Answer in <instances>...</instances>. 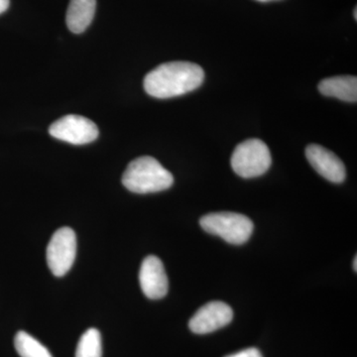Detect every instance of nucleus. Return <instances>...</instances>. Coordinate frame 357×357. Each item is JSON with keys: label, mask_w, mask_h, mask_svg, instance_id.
Wrapping results in <instances>:
<instances>
[{"label": "nucleus", "mask_w": 357, "mask_h": 357, "mask_svg": "<svg viewBox=\"0 0 357 357\" xmlns=\"http://www.w3.org/2000/svg\"><path fill=\"white\" fill-rule=\"evenodd\" d=\"M354 271H357V257L356 256V258H354Z\"/></svg>", "instance_id": "dca6fc26"}, {"label": "nucleus", "mask_w": 357, "mask_h": 357, "mask_svg": "<svg viewBox=\"0 0 357 357\" xmlns=\"http://www.w3.org/2000/svg\"><path fill=\"white\" fill-rule=\"evenodd\" d=\"M306 156L312 168L330 182H344L347 177L344 164L337 155L318 144L307 147Z\"/></svg>", "instance_id": "1a4fd4ad"}, {"label": "nucleus", "mask_w": 357, "mask_h": 357, "mask_svg": "<svg viewBox=\"0 0 357 357\" xmlns=\"http://www.w3.org/2000/svg\"><path fill=\"white\" fill-rule=\"evenodd\" d=\"M258 1L268 2V1H272V0H258Z\"/></svg>", "instance_id": "a211bd4d"}, {"label": "nucleus", "mask_w": 357, "mask_h": 357, "mask_svg": "<svg viewBox=\"0 0 357 357\" xmlns=\"http://www.w3.org/2000/svg\"><path fill=\"white\" fill-rule=\"evenodd\" d=\"M14 345L21 357H53L41 342L26 332L16 333Z\"/></svg>", "instance_id": "f8f14e48"}, {"label": "nucleus", "mask_w": 357, "mask_h": 357, "mask_svg": "<svg viewBox=\"0 0 357 357\" xmlns=\"http://www.w3.org/2000/svg\"><path fill=\"white\" fill-rule=\"evenodd\" d=\"M49 133L59 140L74 145L88 144L98 137L95 122L81 115L70 114L51 124Z\"/></svg>", "instance_id": "423d86ee"}, {"label": "nucleus", "mask_w": 357, "mask_h": 357, "mask_svg": "<svg viewBox=\"0 0 357 357\" xmlns=\"http://www.w3.org/2000/svg\"><path fill=\"white\" fill-rule=\"evenodd\" d=\"M234 319L231 307L220 301L208 303L190 319L189 328L197 335H206L229 325Z\"/></svg>", "instance_id": "0eeeda50"}, {"label": "nucleus", "mask_w": 357, "mask_h": 357, "mask_svg": "<svg viewBox=\"0 0 357 357\" xmlns=\"http://www.w3.org/2000/svg\"><path fill=\"white\" fill-rule=\"evenodd\" d=\"M357 9H354V18H356V20H357Z\"/></svg>", "instance_id": "f3484780"}, {"label": "nucleus", "mask_w": 357, "mask_h": 357, "mask_svg": "<svg viewBox=\"0 0 357 357\" xmlns=\"http://www.w3.org/2000/svg\"><path fill=\"white\" fill-rule=\"evenodd\" d=\"M172 174L153 157L143 156L128 164L122 176V184L136 194L165 191L172 187Z\"/></svg>", "instance_id": "f03ea898"}, {"label": "nucleus", "mask_w": 357, "mask_h": 357, "mask_svg": "<svg viewBox=\"0 0 357 357\" xmlns=\"http://www.w3.org/2000/svg\"><path fill=\"white\" fill-rule=\"evenodd\" d=\"M102 335L96 328H89L79 338L76 357H102Z\"/></svg>", "instance_id": "ddd939ff"}, {"label": "nucleus", "mask_w": 357, "mask_h": 357, "mask_svg": "<svg viewBox=\"0 0 357 357\" xmlns=\"http://www.w3.org/2000/svg\"><path fill=\"white\" fill-rule=\"evenodd\" d=\"M77 255V237L70 227L56 230L47 248V263L56 277H63L70 271Z\"/></svg>", "instance_id": "39448f33"}, {"label": "nucleus", "mask_w": 357, "mask_h": 357, "mask_svg": "<svg viewBox=\"0 0 357 357\" xmlns=\"http://www.w3.org/2000/svg\"><path fill=\"white\" fill-rule=\"evenodd\" d=\"M272 163L267 145L260 139H248L237 145L231 156V167L241 177H259L266 173Z\"/></svg>", "instance_id": "20e7f679"}, {"label": "nucleus", "mask_w": 357, "mask_h": 357, "mask_svg": "<svg viewBox=\"0 0 357 357\" xmlns=\"http://www.w3.org/2000/svg\"><path fill=\"white\" fill-rule=\"evenodd\" d=\"M96 8V0H70L66 16L70 31L75 34L86 31L95 17Z\"/></svg>", "instance_id": "9d476101"}, {"label": "nucleus", "mask_w": 357, "mask_h": 357, "mask_svg": "<svg viewBox=\"0 0 357 357\" xmlns=\"http://www.w3.org/2000/svg\"><path fill=\"white\" fill-rule=\"evenodd\" d=\"M141 290L147 298L159 300L165 297L169 290V281L163 263L157 256H147L141 264L139 271Z\"/></svg>", "instance_id": "6e6552de"}, {"label": "nucleus", "mask_w": 357, "mask_h": 357, "mask_svg": "<svg viewBox=\"0 0 357 357\" xmlns=\"http://www.w3.org/2000/svg\"><path fill=\"white\" fill-rule=\"evenodd\" d=\"M321 95L332 96L344 102H356L357 100V79L354 76L328 77L319 84Z\"/></svg>", "instance_id": "9b49d317"}, {"label": "nucleus", "mask_w": 357, "mask_h": 357, "mask_svg": "<svg viewBox=\"0 0 357 357\" xmlns=\"http://www.w3.org/2000/svg\"><path fill=\"white\" fill-rule=\"evenodd\" d=\"M199 225L204 231L222 237L223 241L234 245L245 243L255 227L246 215L229 211L208 213L201 218Z\"/></svg>", "instance_id": "7ed1b4c3"}, {"label": "nucleus", "mask_w": 357, "mask_h": 357, "mask_svg": "<svg viewBox=\"0 0 357 357\" xmlns=\"http://www.w3.org/2000/svg\"><path fill=\"white\" fill-rule=\"evenodd\" d=\"M204 70L191 62H169L148 73L144 89L156 98H170L195 91L203 84Z\"/></svg>", "instance_id": "f257e3e1"}, {"label": "nucleus", "mask_w": 357, "mask_h": 357, "mask_svg": "<svg viewBox=\"0 0 357 357\" xmlns=\"http://www.w3.org/2000/svg\"><path fill=\"white\" fill-rule=\"evenodd\" d=\"M225 357H263L261 352L258 351L257 349H255V347H250V349H243V351H241L236 352V354H230L229 356Z\"/></svg>", "instance_id": "4468645a"}, {"label": "nucleus", "mask_w": 357, "mask_h": 357, "mask_svg": "<svg viewBox=\"0 0 357 357\" xmlns=\"http://www.w3.org/2000/svg\"><path fill=\"white\" fill-rule=\"evenodd\" d=\"M9 3H10L9 0H0V14L6 13L8 9Z\"/></svg>", "instance_id": "2eb2a0df"}]
</instances>
